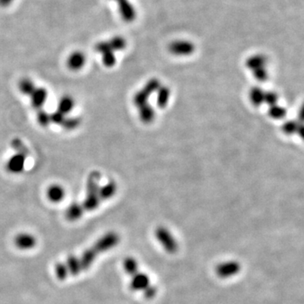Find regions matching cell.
Wrapping results in <instances>:
<instances>
[{
    "label": "cell",
    "mask_w": 304,
    "mask_h": 304,
    "mask_svg": "<svg viewBox=\"0 0 304 304\" xmlns=\"http://www.w3.org/2000/svg\"><path fill=\"white\" fill-rule=\"evenodd\" d=\"M37 119L38 123L42 127L46 128L51 125V119H50V113L42 108L40 110H38L37 113Z\"/></svg>",
    "instance_id": "cell-24"
},
{
    "label": "cell",
    "mask_w": 304,
    "mask_h": 304,
    "mask_svg": "<svg viewBox=\"0 0 304 304\" xmlns=\"http://www.w3.org/2000/svg\"><path fill=\"white\" fill-rule=\"evenodd\" d=\"M118 3L119 15L125 22H132L136 19V10L130 0H113Z\"/></svg>",
    "instance_id": "cell-7"
},
{
    "label": "cell",
    "mask_w": 304,
    "mask_h": 304,
    "mask_svg": "<svg viewBox=\"0 0 304 304\" xmlns=\"http://www.w3.org/2000/svg\"><path fill=\"white\" fill-rule=\"evenodd\" d=\"M27 157L22 154L15 153L7 162L6 169L10 174H18L22 173L26 165Z\"/></svg>",
    "instance_id": "cell-8"
},
{
    "label": "cell",
    "mask_w": 304,
    "mask_h": 304,
    "mask_svg": "<svg viewBox=\"0 0 304 304\" xmlns=\"http://www.w3.org/2000/svg\"><path fill=\"white\" fill-rule=\"evenodd\" d=\"M67 115H64L63 113H61L58 111H56L54 113H50V119H51V124L54 125H63L64 120L66 119Z\"/></svg>",
    "instance_id": "cell-28"
},
{
    "label": "cell",
    "mask_w": 304,
    "mask_h": 304,
    "mask_svg": "<svg viewBox=\"0 0 304 304\" xmlns=\"http://www.w3.org/2000/svg\"><path fill=\"white\" fill-rule=\"evenodd\" d=\"M124 269L128 275H132L139 270V265L135 259L128 257L124 261Z\"/></svg>",
    "instance_id": "cell-22"
},
{
    "label": "cell",
    "mask_w": 304,
    "mask_h": 304,
    "mask_svg": "<svg viewBox=\"0 0 304 304\" xmlns=\"http://www.w3.org/2000/svg\"><path fill=\"white\" fill-rule=\"evenodd\" d=\"M46 196L51 202L59 203L65 197V190L63 186L59 184H52L47 189Z\"/></svg>",
    "instance_id": "cell-14"
},
{
    "label": "cell",
    "mask_w": 304,
    "mask_h": 304,
    "mask_svg": "<svg viewBox=\"0 0 304 304\" xmlns=\"http://www.w3.org/2000/svg\"><path fill=\"white\" fill-rule=\"evenodd\" d=\"M35 83L29 78L21 79L18 83V88L20 92L22 93L25 96H30V95L35 90Z\"/></svg>",
    "instance_id": "cell-18"
},
{
    "label": "cell",
    "mask_w": 304,
    "mask_h": 304,
    "mask_svg": "<svg viewBox=\"0 0 304 304\" xmlns=\"http://www.w3.org/2000/svg\"><path fill=\"white\" fill-rule=\"evenodd\" d=\"M120 242L119 235L115 232H107L88 249L79 255L68 257L54 267V275L59 281L76 276L92 266L100 255L116 247Z\"/></svg>",
    "instance_id": "cell-1"
},
{
    "label": "cell",
    "mask_w": 304,
    "mask_h": 304,
    "mask_svg": "<svg viewBox=\"0 0 304 304\" xmlns=\"http://www.w3.org/2000/svg\"><path fill=\"white\" fill-rule=\"evenodd\" d=\"M160 88V82L158 80H151L144 87V90L151 95V93L156 91Z\"/></svg>",
    "instance_id": "cell-29"
},
{
    "label": "cell",
    "mask_w": 304,
    "mask_h": 304,
    "mask_svg": "<svg viewBox=\"0 0 304 304\" xmlns=\"http://www.w3.org/2000/svg\"><path fill=\"white\" fill-rule=\"evenodd\" d=\"M249 96H250L251 102L255 106H260L264 101V92L258 87H255L250 90Z\"/></svg>",
    "instance_id": "cell-21"
},
{
    "label": "cell",
    "mask_w": 304,
    "mask_h": 304,
    "mask_svg": "<svg viewBox=\"0 0 304 304\" xmlns=\"http://www.w3.org/2000/svg\"><path fill=\"white\" fill-rule=\"evenodd\" d=\"M76 105L75 100L71 96H64L59 100L58 103V108L57 111L63 113L64 115H67L74 109Z\"/></svg>",
    "instance_id": "cell-16"
},
{
    "label": "cell",
    "mask_w": 304,
    "mask_h": 304,
    "mask_svg": "<svg viewBox=\"0 0 304 304\" xmlns=\"http://www.w3.org/2000/svg\"><path fill=\"white\" fill-rule=\"evenodd\" d=\"M240 263L237 261H227L218 264L216 268V273L220 278H229L239 273Z\"/></svg>",
    "instance_id": "cell-5"
},
{
    "label": "cell",
    "mask_w": 304,
    "mask_h": 304,
    "mask_svg": "<svg viewBox=\"0 0 304 304\" xmlns=\"http://www.w3.org/2000/svg\"><path fill=\"white\" fill-rule=\"evenodd\" d=\"M253 74H254L255 78L257 79L258 81H261V82L266 81L267 78H268V73H267L265 67L254 70Z\"/></svg>",
    "instance_id": "cell-30"
},
{
    "label": "cell",
    "mask_w": 304,
    "mask_h": 304,
    "mask_svg": "<svg viewBox=\"0 0 304 304\" xmlns=\"http://www.w3.org/2000/svg\"><path fill=\"white\" fill-rule=\"evenodd\" d=\"M127 46V42L120 36H116L109 40L101 41L96 45V51L101 56L102 64L105 66L111 68L116 64L115 52L125 49Z\"/></svg>",
    "instance_id": "cell-2"
},
{
    "label": "cell",
    "mask_w": 304,
    "mask_h": 304,
    "mask_svg": "<svg viewBox=\"0 0 304 304\" xmlns=\"http://www.w3.org/2000/svg\"><path fill=\"white\" fill-rule=\"evenodd\" d=\"M100 180L101 174L98 171L91 172L87 177V195L84 201L81 203L85 212L95 211L101 204V198L99 196Z\"/></svg>",
    "instance_id": "cell-3"
},
{
    "label": "cell",
    "mask_w": 304,
    "mask_h": 304,
    "mask_svg": "<svg viewBox=\"0 0 304 304\" xmlns=\"http://www.w3.org/2000/svg\"><path fill=\"white\" fill-rule=\"evenodd\" d=\"M130 288L133 291H145L151 286L150 278L145 273L139 272V270L130 275Z\"/></svg>",
    "instance_id": "cell-9"
},
{
    "label": "cell",
    "mask_w": 304,
    "mask_h": 304,
    "mask_svg": "<svg viewBox=\"0 0 304 304\" xmlns=\"http://www.w3.org/2000/svg\"><path fill=\"white\" fill-rule=\"evenodd\" d=\"M87 62V57L84 53L80 51L72 52L67 59V66L70 70L78 71L85 66Z\"/></svg>",
    "instance_id": "cell-11"
},
{
    "label": "cell",
    "mask_w": 304,
    "mask_h": 304,
    "mask_svg": "<svg viewBox=\"0 0 304 304\" xmlns=\"http://www.w3.org/2000/svg\"><path fill=\"white\" fill-rule=\"evenodd\" d=\"M158 90L159 91L157 96V103L160 107H165L170 96V90L167 87H162Z\"/></svg>",
    "instance_id": "cell-25"
},
{
    "label": "cell",
    "mask_w": 304,
    "mask_h": 304,
    "mask_svg": "<svg viewBox=\"0 0 304 304\" xmlns=\"http://www.w3.org/2000/svg\"><path fill=\"white\" fill-rule=\"evenodd\" d=\"M298 128H299V126L296 124L295 122L289 121L283 125L282 129H283L285 133L290 134V133H295L296 131L298 130Z\"/></svg>",
    "instance_id": "cell-31"
},
{
    "label": "cell",
    "mask_w": 304,
    "mask_h": 304,
    "mask_svg": "<svg viewBox=\"0 0 304 304\" xmlns=\"http://www.w3.org/2000/svg\"><path fill=\"white\" fill-rule=\"evenodd\" d=\"M144 293H145V296L147 299H152L157 294V288L152 287L151 285L150 287H148L147 289L144 291Z\"/></svg>",
    "instance_id": "cell-33"
},
{
    "label": "cell",
    "mask_w": 304,
    "mask_h": 304,
    "mask_svg": "<svg viewBox=\"0 0 304 304\" xmlns=\"http://www.w3.org/2000/svg\"><path fill=\"white\" fill-rule=\"evenodd\" d=\"M287 113V111L284 108V107H280V106H276V105H273L270 106V109H269V115L274 118V119H281L285 117Z\"/></svg>",
    "instance_id": "cell-27"
},
{
    "label": "cell",
    "mask_w": 304,
    "mask_h": 304,
    "mask_svg": "<svg viewBox=\"0 0 304 304\" xmlns=\"http://www.w3.org/2000/svg\"><path fill=\"white\" fill-rule=\"evenodd\" d=\"M11 146L16 153L22 154L24 156L28 157L30 153L29 149L27 148V146L25 145V143L21 139H19V138H15V139H13L11 142Z\"/></svg>",
    "instance_id": "cell-23"
},
{
    "label": "cell",
    "mask_w": 304,
    "mask_h": 304,
    "mask_svg": "<svg viewBox=\"0 0 304 304\" xmlns=\"http://www.w3.org/2000/svg\"><path fill=\"white\" fill-rule=\"evenodd\" d=\"M117 189L118 188H117L116 182L113 181L107 182L105 185L100 186L99 196L101 198V201L113 198L116 194Z\"/></svg>",
    "instance_id": "cell-15"
},
{
    "label": "cell",
    "mask_w": 304,
    "mask_h": 304,
    "mask_svg": "<svg viewBox=\"0 0 304 304\" xmlns=\"http://www.w3.org/2000/svg\"><path fill=\"white\" fill-rule=\"evenodd\" d=\"M266 58L262 54H255L249 57L246 61V65L249 70H254L263 68L266 65Z\"/></svg>",
    "instance_id": "cell-17"
},
{
    "label": "cell",
    "mask_w": 304,
    "mask_h": 304,
    "mask_svg": "<svg viewBox=\"0 0 304 304\" xmlns=\"http://www.w3.org/2000/svg\"><path fill=\"white\" fill-rule=\"evenodd\" d=\"M277 101H278V96L275 93H264V101L268 103V104L273 106V105H275L277 103Z\"/></svg>",
    "instance_id": "cell-32"
},
{
    "label": "cell",
    "mask_w": 304,
    "mask_h": 304,
    "mask_svg": "<svg viewBox=\"0 0 304 304\" xmlns=\"http://www.w3.org/2000/svg\"><path fill=\"white\" fill-rule=\"evenodd\" d=\"M139 118L144 123H150L155 118V112H154L153 108L151 106H148L147 104L139 107Z\"/></svg>",
    "instance_id": "cell-19"
},
{
    "label": "cell",
    "mask_w": 304,
    "mask_h": 304,
    "mask_svg": "<svg viewBox=\"0 0 304 304\" xmlns=\"http://www.w3.org/2000/svg\"><path fill=\"white\" fill-rule=\"evenodd\" d=\"M15 245L20 249H31L37 244V239L30 233H20L15 239Z\"/></svg>",
    "instance_id": "cell-12"
},
{
    "label": "cell",
    "mask_w": 304,
    "mask_h": 304,
    "mask_svg": "<svg viewBox=\"0 0 304 304\" xmlns=\"http://www.w3.org/2000/svg\"><path fill=\"white\" fill-rule=\"evenodd\" d=\"M81 125V119L77 117H66L63 125L61 127L64 129L65 130L71 131L75 130L77 128L80 127Z\"/></svg>",
    "instance_id": "cell-20"
},
{
    "label": "cell",
    "mask_w": 304,
    "mask_h": 304,
    "mask_svg": "<svg viewBox=\"0 0 304 304\" xmlns=\"http://www.w3.org/2000/svg\"><path fill=\"white\" fill-rule=\"evenodd\" d=\"M194 45L189 41L177 40L169 45V51L177 56H188L194 52Z\"/></svg>",
    "instance_id": "cell-6"
},
{
    "label": "cell",
    "mask_w": 304,
    "mask_h": 304,
    "mask_svg": "<svg viewBox=\"0 0 304 304\" xmlns=\"http://www.w3.org/2000/svg\"><path fill=\"white\" fill-rule=\"evenodd\" d=\"M15 0H0V7H8Z\"/></svg>",
    "instance_id": "cell-34"
},
{
    "label": "cell",
    "mask_w": 304,
    "mask_h": 304,
    "mask_svg": "<svg viewBox=\"0 0 304 304\" xmlns=\"http://www.w3.org/2000/svg\"><path fill=\"white\" fill-rule=\"evenodd\" d=\"M84 213V210L81 206V203L74 202L67 208L64 216L67 220L70 221H76L81 219Z\"/></svg>",
    "instance_id": "cell-13"
},
{
    "label": "cell",
    "mask_w": 304,
    "mask_h": 304,
    "mask_svg": "<svg viewBox=\"0 0 304 304\" xmlns=\"http://www.w3.org/2000/svg\"><path fill=\"white\" fill-rule=\"evenodd\" d=\"M48 96V92L44 87H36L35 90L30 95L31 103L33 108L36 110H40L46 103V99Z\"/></svg>",
    "instance_id": "cell-10"
},
{
    "label": "cell",
    "mask_w": 304,
    "mask_h": 304,
    "mask_svg": "<svg viewBox=\"0 0 304 304\" xmlns=\"http://www.w3.org/2000/svg\"><path fill=\"white\" fill-rule=\"evenodd\" d=\"M156 236L157 240L159 241L167 252L169 254H175L177 252L178 249V243L168 229L160 226L156 231Z\"/></svg>",
    "instance_id": "cell-4"
},
{
    "label": "cell",
    "mask_w": 304,
    "mask_h": 304,
    "mask_svg": "<svg viewBox=\"0 0 304 304\" xmlns=\"http://www.w3.org/2000/svg\"><path fill=\"white\" fill-rule=\"evenodd\" d=\"M150 96V94H148L144 89L139 90V92L135 94V96H133V103L136 105L138 107H141L142 106L147 103V99Z\"/></svg>",
    "instance_id": "cell-26"
}]
</instances>
